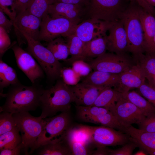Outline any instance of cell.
Masks as SVG:
<instances>
[{"instance_id":"obj_35","label":"cell","mask_w":155,"mask_h":155,"mask_svg":"<svg viewBox=\"0 0 155 155\" xmlns=\"http://www.w3.org/2000/svg\"><path fill=\"white\" fill-rule=\"evenodd\" d=\"M80 76L72 69L63 67L61 77L67 85L72 86L77 84L80 80Z\"/></svg>"},{"instance_id":"obj_5","label":"cell","mask_w":155,"mask_h":155,"mask_svg":"<svg viewBox=\"0 0 155 155\" xmlns=\"http://www.w3.org/2000/svg\"><path fill=\"white\" fill-rule=\"evenodd\" d=\"M130 1L90 0L84 20L93 18L110 23L118 21Z\"/></svg>"},{"instance_id":"obj_18","label":"cell","mask_w":155,"mask_h":155,"mask_svg":"<svg viewBox=\"0 0 155 155\" xmlns=\"http://www.w3.org/2000/svg\"><path fill=\"white\" fill-rule=\"evenodd\" d=\"M146 79L140 66L136 63L119 74L118 83L115 88L122 93H126L131 89L139 88L145 82Z\"/></svg>"},{"instance_id":"obj_19","label":"cell","mask_w":155,"mask_h":155,"mask_svg":"<svg viewBox=\"0 0 155 155\" xmlns=\"http://www.w3.org/2000/svg\"><path fill=\"white\" fill-rule=\"evenodd\" d=\"M139 13L143 32L145 53L155 55V17L141 6Z\"/></svg>"},{"instance_id":"obj_21","label":"cell","mask_w":155,"mask_h":155,"mask_svg":"<svg viewBox=\"0 0 155 155\" xmlns=\"http://www.w3.org/2000/svg\"><path fill=\"white\" fill-rule=\"evenodd\" d=\"M67 133L59 138L39 146L35 150H36V154L72 155L67 136Z\"/></svg>"},{"instance_id":"obj_17","label":"cell","mask_w":155,"mask_h":155,"mask_svg":"<svg viewBox=\"0 0 155 155\" xmlns=\"http://www.w3.org/2000/svg\"><path fill=\"white\" fill-rule=\"evenodd\" d=\"M76 105L92 106L97 98L105 88L100 87L82 82L69 86Z\"/></svg>"},{"instance_id":"obj_51","label":"cell","mask_w":155,"mask_h":155,"mask_svg":"<svg viewBox=\"0 0 155 155\" xmlns=\"http://www.w3.org/2000/svg\"><path fill=\"white\" fill-rule=\"evenodd\" d=\"M154 44H155V35H154Z\"/></svg>"},{"instance_id":"obj_34","label":"cell","mask_w":155,"mask_h":155,"mask_svg":"<svg viewBox=\"0 0 155 155\" xmlns=\"http://www.w3.org/2000/svg\"><path fill=\"white\" fill-rule=\"evenodd\" d=\"M67 137L72 155H92L93 151L89 149L87 145L68 137Z\"/></svg>"},{"instance_id":"obj_11","label":"cell","mask_w":155,"mask_h":155,"mask_svg":"<svg viewBox=\"0 0 155 155\" xmlns=\"http://www.w3.org/2000/svg\"><path fill=\"white\" fill-rule=\"evenodd\" d=\"M41 21L27 10L17 14L13 26L20 46L24 42L22 38L23 34L38 40Z\"/></svg>"},{"instance_id":"obj_43","label":"cell","mask_w":155,"mask_h":155,"mask_svg":"<svg viewBox=\"0 0 155 155\" xmlns=\"http://www.w3.org/2000/svg\"><path fill=\"white\" fill-rule=\"evenodd\" d=\"M22 143L16 147L11 149H5L0 150V155H18L22 151Z\"/></svg>"},{"instance_id":"obj_29","label":"cell","mask_w":155,"mask_h":155,"mask_svg":"<svg viewBox=\"0 0 155 155\" xmlns=\"http://www.w3.org/2000/svg\"><path fill=\"white\" fill-rule=\"evenodd\" d=\"M140 66L146 79L151 83L155 82V55L143 54L136 61Z\"/></svg>"},{"instance_id":"obj_3","label":"cell","mask_w":155,"mask_h":155,"mask_svg":"<svg viewBox=\"0 0 155 155\" xmlns=\"http://www.w3.org/2000/svg\"><path fill=\"white\" fill-rule=\"evenodd\" d=\"M140 7L136 0H131L120 19L127 36L128 52L132 54L135 61L145 53L143 32L139 13Z\"/></svg>"},{"instance_id":"obj_50","label":"cell","mask_w":155,"mask_h":155,"mask_svg":"<svg viewBox=\"0 0 155 155\" xmlns=\"http://www.w3.org/2000/svg\"><path fill=\"white\" fill-rule=\"evenodd\" d=\"M149 84L155 89V82Z\"/></svg>"},{"instance_id":"obj_28","label":"cell","mask_w":155,"mask_h":155,"mask_svg":"<svg viewBox=\"0 0 155 155\" xmlns=\"http://www.w3.org/2000/svg\"><path fill=\"white\" fill-rule=\"evenodd\" d=\"M123 97L135 105L146 117L155 114V107L148 100L137 92L133 91L122 93Z\"/></svg>"},{"instance_id":"obj_38","label":"cell","mask_w":155,"mask_h":155,"mask_svg":"<svg viewBox=\"0 0 155 155\" xmlns=\"http://www.w3.org/2000/svg\"><path fill=\"white\" fill-rule=\"evenodd\" d=\"M138 89L140 94L155 107V89L145 82Z\"/></svg>"},{"instance_id":"obj_49","label":"cell","mask_w":155,"mask_h":155,"mask_svg":"<svg viewBox=\"0 0 155 155\" xmlns=\"http://www.w3.org/2000/svg\"><path fill=\"white\" fill-rule=\"evenodd\" d=\"M150 5L152 6H155V0H145Z\"/></svg>"},{"instance_id":"obj_16","label":"cell","mask_w":155,"mask_h":155,"mask_svg":"<svg viewBox=\"0 0 155 155\" xmlns=\"http://www.w3.org/2000/svg\"><path fill=\"white\" fill-rule=\"evenodd\" d=\"M86 7L79 4L56 2L50 4L48 14L53 18H63L78 24L84 20Z\"/></svg>"},{"instance_id":"obj_8","label":"cell","mask_w":155,"mask_h":155,"mask_svg":"<svg viewBox=\"0 0 155 155\" xmlns=\"http://www.w3.org/2000/svg\"><path fill=\"white\" fill-rule=\"evenodd\" d=\"M87 63L91 69L113 73L120 74L136 64L133 57L127 54H118L111 52L105 53Z\"/></svg>"},{"instance_id":"obj_24","label":"cell","mask_w":155,"mask_h":155,"mask_svg":"<svg viewBox=\"0 0 155 155\" xmlns=\"http://www.w3.org/2000/svg\"><path fill=\"white\" fill-rule=\"evenodd\" d=\"M66 38L69 54L71 57L65 61L71 65L74 62L79 60L88 61L89 60L83 55V48L85 42L72 32Z\"/></svg>"},{"instance_id":"obj_26","label":"cell","mask_w":155,"mask_h":155,"mask_svg":"<svg viewBox=\"0 0 155 155\" xmlns=\"http://www.w3.org/2000/svg\"><path fill=\"white\" fill-rule=\"evenodd\" d=\"M84 122L100 124L121 131L123 127L119 123L115 116L111 112L80 119Z\"/></svg>"},{"instance_id":"obj_25","label":"cell","mask_w":155,"mask_h":155,"mask_svg":"<svg viewBox=\"0 0 155 155\" xmlns=\"http://www.w3.org/2000/svg\"><path fill=\"white\" fill-rule=\"evenodd\" d=\"M106 35V34L85 42L83 55L89 61L106 53L107 50Z\"/></svg>"},{"instance_id":"obj_7","label":"cell","mask_w":155,"mask_h":155,"mask_svg":"<svg viewBox=\"0 0 155 155\" xmlns=\"http://www.w3.org/2000/svg\"><path fill=\"white\" fill-rule=\"evenodd\" d=\"M43 119L42 131L36 142L32 154L39 146L65 135L71 128L70 112H61L57 115Z\"/></svg>"},{"instance_id":"obj_6","label":"cell","mask_w":155,"mask_h":155,"mask_svg":"<svg viewBox=\"0 0 155 155\" xmlns=\"http://www.w3.org/2000/svg\"><path fill=\"white\" fill-rule=\"evenodd\" d=\"M22 139V151L25 154H31L36 142L44 126L43 118L35 117L28 112L13 114Z\"/></svg>"},{"instance_id":"obj_22","label":"cell","mask_w":155,"mask_h":155,"mask_svg":"<svg viewBox=\"0 0 155 155\" xmlns=\"http://www.w3.org/2000/svg\"><path fill=\"white\" fill-rule=\"evenodd\" d=\"M119 74L94 71L86 76L82 81L100 87H115L119 81Z\"/></svg>"},{"instance_id":"obj_48","label":"cell","mask_w":155,"mask_h":155,"mask_svg":"<svg viewBox=\"0 0 155 155\" xmlns=\"http://www.w3.org/2000/svg\"><path fill=\"white\" fill-rule=\"evenodd\" d=\"M147 154H148L144 150L140 149L139 150L133 154V155H144Z\"/></svg>"},{"instance_id":"obj_44","label":"cell","mask_w":155,"mask_h":155,"mask_svg":"<svg viewBox=\"0 0 155 155\" xmlns=\"http://www.w3.org/2000/svg\"><path fill=\"white\" fill-rule=\"evenodd\" d=\"M15 8L18 13L26 10L30 0H13Z\"/></svg>"},{"instance_id":"obj_36","label":"cell","mask_w":155,"mask_h":155,"mask_svg":"<svg viewBox=\"0 0 155 155\" xmlns=\"http://www.w3.org/2000/svg\"><path fill=\"white\" fill-rule=\"evenodd\" d=\"M137 147L138 146L130 138V140L123 145L122 147L115 150L109 149V155H131Z\"/></svg>"},{"instance_id":"obj_2","label":"cell","mask_w":155,"mask_h":155,"mask_svg":"<svg viewBox=\"0 0 155 155\" xmlns=\"http://www.w3.org/2000/svg\"><path fill=\"white\" fill-rule=\"evenodd\" d=\"M73 98L70 86L60 78L54 85L44 89L40 107L42 118L56 115L59 112H70Z\"/></svg>"},{"instance_id":"obj_9","label":"cell","mask_w":155,"mask_h":155,"mask_svg":"<svg viewBox=\"0 0 155 155\" xmlns=\"http://www.w3.org/2000/svg\"><path fill=\"white\" fill-rule=\"evenodd\" d=\"M90 143L96 147L124 145L130 140L129 135L120 130L104 126L92 127L85 125Z\"/></svg>"},{"instance_id":"obj_40","label":"cell","mask_w":155,"mask_h":155,"mask_svg":"<svg viewBox=\"0 0 155 155\" xmlns=\"http://www.w3.org/2000/svg\"><path fill=\"white\" fill-rule=\"evenodd\" d=\"M137 125L139 129L141 130L155 132V114L146 117Z\"/></svg>"},{"instance_id":"obj_32","label":"cell","mask_w":155,"mask_h":155,"mask_svg":"<svg viewBox=\"0 0 155 155\" xmlns=\"http://www.w3.org/2000/svg\"><path fill=\"white\" fill-rule=\"evenodd\" d=\"M49 0H30L27 10L41 19L48 14Z\"/></svg>"},{"instance_id":"obj_30","label":"cell","mask_w":155,"mask_h":155,"mask_svg":"<svg viewBox=\"0 0 155 155\" xmlns=\"http://www.w3.org/2000/svg\"><path fill=\"white\" fill-rule=\"evenodd\" d=\"M46 47L59 61L63 60L65 61L69 55L66 42L61 36L48 42Z\"/></svg>"},{"instance_id":"obj_27","label":"cell","mask_w":155,"mask_h":155,"mask_svg":"<svg viewBox=\"0 0 155 155\" xmlns=\"http://www.w3.org/2000/svg\"><path fill=\"white\" fill-rule=\"evenodd\" d=\"M20 83L16 72L13 68L0 59V90L1 95L4 97L3 89Z\"/></svg>"},{"instance_id":"obj_4","label":"cell","mask_w":155,"mask_h":155,"mask_svg":"<svg viewBox=\"0 0 155 155\" xmlns=\"http://www.w3.org/2000/svg\"><path fill=\"white\" fill-rule=\"evenodd\" d=\"M22 36L28 43L27 51L37 60L47 79L52 81L60 78L63 65L55 58L51 51L44 46L40 41L24 34H22Z\"/></svg>"},{"instance_id":"obj_47","label":"cell","mask_w":155,"mask_h":155,"mask_svg":"<svg viewBox=\"0 0 155 155\" xmlns=\"http://www.w3.org/2000/svg\"><path fill=\"white\" fill-rule=\"evenodd\" d=\"M97 149L93 151L92 155H109V149L106 147H97Z\"/></svg>"},{"instance_id":"obj_20","label":"cell","mask_w":155,"mask_h":155,"mask_svg":"<svg viewBox=\"0 0 155 155\" xmlns=\"http://www.w3.org/2000/svg\"><path fill=\"white\" fill-rule=\"evenodd\" d=\"M123 131L129 136L140 149L147 154L155 155V132L143 131L132 125L124 127Z\"/></svg>"},{"instance_id":"obj_45","label":"cell","mask_w":155,"mask_h":155,"mask_svg":"<svg viewBox=\"0 0 155 155\" xmlns=\"http://www.w3.org/2000/svg\"><path fill=\"white\" fill-rule=\"evenodd\" d=\"M50 4L56 2H61L75 4H79L86 7L88 5L90 0H49Z\"/></svg>"},{"instance_id":"obj_37","label":"cell","mask_w":155,"mask_h":155,"mask_svg":"<svg viewBox=\"0 0 155 155\" xmlns=\"http://www.w3.org/2000/svg\"><path fill=\"white\" fill-rule=\"evenodd\" d=\"M0 9L14 23L17 15L13 0H0Z\"/></svg>"},{"instance_id":"obj_41","label":"cell","mask_w":155,"mask_h":155,"mask_svg":"<svg viewBox=\"0 0 155 155\" xmlns=\"http://www.w3.org/2000/svg\"><path fill=\"white\" fill-rule=\"evenodd\" d=\"M8 33L0 26V56L2 58L4 53L10 47L11 42Z\"/></svg>"},{"instance_id":"obj_12","label":"cell","mask_w":155,"mask_h":155,"mask_svg":"<svg viewBox=\"0 0 155 155\" xmlns=\"http://www.w3.org/2000/svg\"><path fill=\"white\" fill-rule=\"evenodd\" d=\"M17 65L30 80L32 84L38 79L43 77L44 72L28 51L16 44L12 46Z\"/></svg>"},{"instance_id":"obj_14","label":"cell","mask_w":155,"mask_h":155,"mask_svg":"<svg viewBox=\"0 0 155 155\" xmlns=\"http://www.w3.org/2000/svg\"><path fill=\"white\" fill-rule=\"evenodd\" d=\"M111 23L93 18L87 19L77 24L72 32L86 42L106 35Z\"/></svg>"},{"instance_id":"obj_23","label":"cell","mask_w":155,"mask_h":155,"mask_svg":"<svg viewBox=\"0 0 155 155\" xmlns=\"http://www.w3.org/2000/svg\"><path fill=\"white\" fill-rule=\"evenodd\" d=\"M122 97V93L115 88L106 87L100 92L92 106L105 108L114 115L116 103Z\"/></svg>"},{"instance_id":"obj_46","label":"cell","mask_w":155,"mask_h":155,"mask_svg":"<svg viewBox=\"0 0 155 155\" xmlns=\"http://www.w3.org/2000/svg\"><path fill=\"white\" fill-rule=\"evenodd\" d=\"M139 5L148 12L154 15L155 9L150 5L145 0H136Z\"/></svg>"},{"instance_id":"obj_1","label":"cell","mask_w":155,"mask_h":155,"mask_svg":"<svg viewBox=\"0 0 155 155\" xmlns=\"http://www.w3.org/2000/svg\"><path fill=\"white\" fill-rule=\"evenodd\" d=\"M44 89L42 86L34 83L29 86L19 83L10 86L6 99L0 106V112L12 113L35 111L40 106V98Z\"/></svg>"},{"instance_id":"obj_33","label":"cell","mask_w":155,"mask_h":155,"mask_svg":"<svg viewBox=\"0 0 155 155\" xmlns=\"http://www.w3.org/2000/svg\"><path fill=\"white\" fill-rule=\"evenodd\" d=\"M0 135L15 128L17 125L13 116V113L6 112H0Z\"/></svg>"},{"instance_id":"obj_13","label":"cell","mask_w":155,"mask_h":155,"mask_svg":"<svg viewBox=\"0 0 155 155\" xmlns=\"http://www.w3.org/2000/svg\"><path fill=\"white\" fill-rule=\"evenodd\" d=\"M114 115L123 127L138 125L146 117L142 111L123 96L116 103Z\"/></svg>"},{"instance_id":"obj_31","label":"cell","mask_w":155,"mask_h":155,"mask_svg":"<svg viewBox=\"0 0 155 155\" xmlns=\"http://www.w3.org/2000/svg\"><path fill=\"white\" fill-rule=\"evenodd\" d=\"M19 129L17 126L12 130L0 135V150L14 148L22 142Z\"/></svg>"},{"instance_id":"obj_15","label":"cell","mask_w":155,"mask_h":155,"mask_svg":"<svg viewBox=\"0 0 155 155\" xmlns=\"http://www.w3.org/2000/svg\"><path fill=\"white\" fill-rule=\"evenodd\" d=\"M106 35L107 50L118 54L128 52V45L126 32L121 20L111 23Z\"/></svg>"},{"instance_id":"obj_10","label":"cell","mask_w":155,"mask_h":155,"mask_svg":"<svg viewBox=\"0 0 155 155\" xmlns=\"http://www.w3.org/2000/svg\"><path fill=\"white\" fill-rule=\"evenodd\" d=\"M77 24L67 19L53 18L48 14L42 19L38 41L48 42L59 37H66Z\"/></svg>"},{"instance_id":"obj_39","label":"cell","mask_w":155,"mask_h":155,"mask_svg":"<svg viewBox=\"0 0 155 155\" xmlns=\"http://www.w3.org/2000/svg\"><path fill=\"white\" fill-rule=\"evenodd\" d=\"M73 69L80 76H87L92 69L88 63L83 60H79L72 64Z\"/></svg>"},{"instance_id":"obj_42","label":"cell","mask_w":155,"mask_h":155,"mask_svg":"<svg viewBox=\"0 0 155 155\" xmlns=\"http://www.w3.org/2000/svg\"><path fill=\"white\" fill-rule=\"evenodd\" d=\"M13 26V22L9 20L4 14V13L0 9V26L4 28L8 33L11 30V28Z\"/></svg>"}]
</instances>
